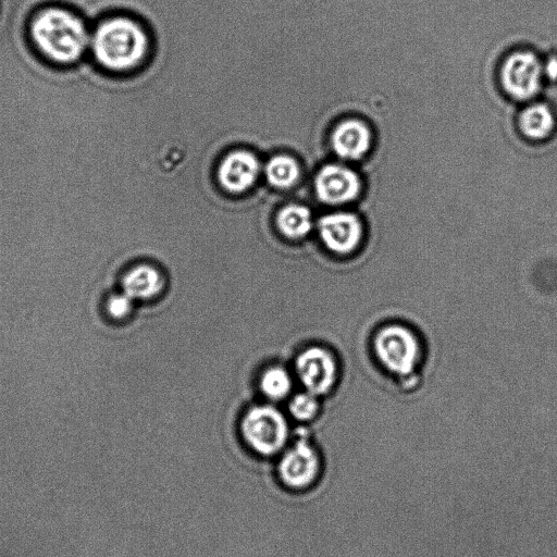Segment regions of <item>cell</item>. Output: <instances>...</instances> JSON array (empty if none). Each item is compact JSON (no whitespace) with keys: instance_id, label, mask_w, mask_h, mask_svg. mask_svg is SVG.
<instances>
[{"instance_id":"1","label":"cell","mask_w":557,"mask_h":557,"mask_svg":"<svg viewBox=\"0 0 557 557\" xmlns=\"http://www.w3.org/2000/svg\"><path fill=\"white\" fill-rule=\"evenodd\" d=\"M91 23L79 12L61 5L36 10L27 33L37 55L58 68L76 67L88 58Z\"/></svg>"},{"instance_id":"2","label":"cell","mask_w":557,"mask_h":557,"mask_svg":"<svg viewBox=\"0 0 557 557\" xmlns=\"http://www.w3.org/2000/svg\"><path fill=\"white\" fill-rule=\"evenodd\" d=\"M148 51V37L138 22L110 15L92 29L90 57L101 70L121 76L138 67Z\"/></svg>"},{"instance_id":"3","label":"cell","mask_w":557,"mask_h":557,"mask_svg":"<svg viewBox=\"0 0 557 557\" xmlns=\"http://www.w3.org/2000/svg\"><path fill=\"white\" fill-rule=\"evenodd\" d=\"M240 430L247 450L265 461L276 459L290 443L288 420L272 406L251 408L243 417Z\"/></svg>"},{"instance_id":"4","label":"cell","mask_w":557,"mask_h":557,"mask_svg":"<svg viewBox=\"0 0 557 557\" xmlns=\"http://www.w3.org/2000/svg\"><path fill=\"white\" fill-rule=\"evenodd\" d=\"M373 343L379 364L396 377L413 375L422 362V343L410 327L383 326L376 332Z\"/></svg>"},{"instance_id":"5","label":"cell","mask_w":557,"mask_h":557,"mask_svg":"<svg viewBox=\"0 0 557 557\" xmlns=\"http://www.w3.org/2000/svg\"><path fill=\"white\" fill-rule=\"evenodd\" d=\"M323 469V455L306 433L289 444L275 462V473L280 485L293 492L314 488Z\"/></svg>"},{"instance_id":"6","label":"cell","mask_w":557,"mask_h":557,"mask_svg":"<svg viewBox=\"0 0 557 557\" xmlns=\"http://www.w3.org/2000/svg\"><path fill=\"white\" fill-rule=\"evenodd\" d=\"M543 77V65L532 53L512 55L502 69L504 89L518 101L535 97L541 89Z\"/></svg>"},{"instance_id":"7","label":"cell","mask_w":557,"mask_h":557,"mask_svg":"<svg viewBox=\"0 0 557 557\" xmlns=\"http://www.w3.org/2000/svg\"><path fill=\"white\" fill-rule=\"evenodd\" d=\"M319 234L327 249L338 255H350L364 239L362 221L351 213H334L319 220Z\"/></svg>"},{"instance_id":"8","label":"cell","mask_w":557,"mask_h":557,"mask_svg":"<svg viewBox=\"0 0 557 557\" xmlns=\"http://www.w3.org/2000/svg\"><path fill=\"white\" fill-rule=\"evenodd\" d=\"M296 373L308 392L328 393L338 378L336 358L323 348H309L296 361Z\"/></svg>"},{"instance_id":"9","label":"cell","mask_w":557,"mask_h":557,"mask_svg":"<svg viewBox=\"0 0 557 557\" xmlns=\"http://www.w3.org/2000/svg\"><path fill=\"white\" fill-rule=\"evenodd\" d=\"M315 185L319 200L328 205L350 203L361 192V181L356 173L338 165L321 169Z\"/></svg>"},{"instance_id":"10","label":"cell","mask_w":557,"mask_h":557,"mask_svg":"<svg viewBox=\"0 0 557 557\" xmlns=\"http://www.w3.org/2000/svg\"><path fill=\"white\" fill-rule=\"evenodd\" d=\"M259 169L261 166L254 154L245 151L234 152L228 155L219 167V183L230 193H243L256 182Z\"/></svg>"},{"instance_id":"11","label":"cell","mask_w":557,"mask_h":557,"mask_svg":"<svg viewBox=\"0 0 557 557\" xmlns=\"http://www.w3.org/2000/svg\"><path fill=\"white\" fill-rule=\"evenodd\" d=\"M371 134L365 123L346 120L334 130L332 146L334 152L344 159L362 158L370 148Z\"/></svg>"},{"instance_id":"12","label":"cell","mask_w":557,"mask_h":557,"mask_svg":"<svg viewBox=\"0 0 557 557\" xmlns=\"http://www.w3.org/2000/svg\"><path fill=\"white\" fill-rule=\"evenodd\" d=\"M164 286L160 272L148 265L131 269L123 279V292L128 294L133 301L148 300L162 291Z\"/></svg>"},{"instance_id":"13","label":"cell","mask_w":557,"mask_h":557,"mask_svg":"<svg viewBox=\"0 0 557 557\" xmlns=\"http://www.w3.org/2000/svg\"><path fill=\"white\" fill-rule=\"evenodd\" d=\"M519 125L527 138L542 141L550 138L555 131L557 118L548 105L535 104L523 111Z\"/></svg>"},{"instance_id":"14","label":"cell","mask_w":557,"mask_h":557,"mask_svg":"<svg viewBox=\"0 0 557 557\" xmlns=\"http://www.w3.org/2000/svg\"><path fill=\"white\" fill-rule=\"evenodd\" d=\"M279 230L287 238L297 240L306 237L313 228L311 210L302 205H289L280 210L277 217Z\"/></svg>"},{"instance_id":"15","label":"cell","mask_w":557,"mask_h":557,"mask_svg":"<svg viewBox=\"0 0 557 557\" xmlns=\"http://www.w3.org/2000/svg\"><path fill=\"white\" fill-rule=\"evenodd\" d=\"M266 177L272 187L288 189L300 178V166L290 156L279 155L271 158L266 166Z\"/></svg>"},{"instance_id":"16","label":"cell","mask_w":557,"mask_h":557,"mask_svg":"<svg viewBox=\"0 0 557 557\" xmlns=\"http://www.w3.org/2000/svg\"><path fill=\"white\" fill-rule=\"evenodd\" d=\"M261 388L269 399L279 401L287 398L291 392L292 380L286 369L272 367L265 371L261 380Z\"/></svg>"},{"instance_id":"17","label":"cell","mask_w":557,"mask_h":557,"mask_svg":"<svg viewBox=\"0 0 557 557\" xmlns=\"http://www.w3.org/2000/svg\"><path fill=\"white\" fill-rule=\"evenodd\" d=\"M318 411L317 395L308 391L295 395L290 403L292 416L301 422H309L316 417Z\"/></svg>"},{"instance_id":"18","label":"cell","mask_w":557,"mask_h":557,"mask_svg":"<svg viewBox=\"0 0 557 557\" xmlns=\"http://www.w3.org/2000/svg\"><path fill=\"white\" fill-rule=\"evenodd\" d=\"M133 306V300L125 292L110 297L107 303L108 313L111 317L121 319L127 317Z\"/></svg>"},{"instance_id":"19","label":"cell","mask_w":557,"mask_h":557,"mask_svg":"<svg viewBox=\"0 0 557 557\" xmlns=\"http://www.w3.org/2000/svg\"><path fill=\"white\" fill-rule=\"evenodd\" d=\"M543 73L550 81L557 82V55L551 56L543 65Z\"/></svg>"}]
</instances>
